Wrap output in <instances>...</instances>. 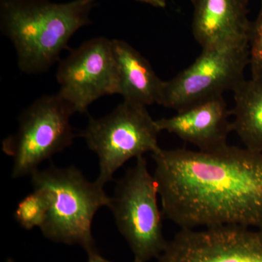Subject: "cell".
Returning a JSON list of instances; mask_svg holds the SVG:
<instances>
[{"label": "cell", "mask_w": 262, "mask_h": 262, "mask_svg": "<svg viewBox=\"0 0 262 262\" xmlns=\"http://www.w3.org/2000/svg\"><path fill=\"white\" fill-rule=\"evenodd\" d=\"M5 262H14L13 261V260L12 259V258H8V259L6 260Z\"/></svg>", "instance_id": "ac0fdd59"}, {"label": "cell", "mask_w": 262, "mask_h": 262, "mask_svg": "<svg viewBox=\"0 0 262 262\" xmlns=\"http://www.w3.org/2000/svg\"><path fill=\"white\" fill-rule=\"evenodd\" d=\"M119 89L123 100L149 106L159 104L164 81L147 60L127 42L113 39Z\"/></svg>", "instance_id": "7c38bea8"}, {"label": "cell", "mask_w": 262, "mask_h": 262, "mask_svg": "<svg viewBox=\"0 0 262 262\" xmlns=\"http://www.w3.org/2000/svg\"><path fill=\"white\" fill-rule=\"evenodd\" d=\"M163 218L180 229L262 228V152L227 146L213 152L151 154Z\"/></svg>", "instance_id": "6da1fadb"}, {"label": "cell", "mask_w": 262, "mask_h": 262, "mask_svg": "<svg viewBox=\"0 0 262 262\" xmlns=\"http://www.w3.org/2000/svg\"><path fill=\"white\" fill-rule=\"evenodd\" d=\"M232 92V131L245 148L262 152V77L245 79Z\"/></svg>", "instance_id": "4fadbf2b"}, {"label": "cell", "mask_w": 262, "mask_h": 262, "mask_svg": "<svg viewBox=\"0 0 262 262\" xmlns=\"http://www.w3.org/2000/svg\"><path fill=\"white\" fill-rule=\"evenodd\" d=\"M58 94L75 113H85L96 100L120 94L113 39H89L60 62L56 73Z\"/></svg>", "instance_id": "ba28073f"}, {"label": "cell", "mask_w": 262, "mask_h": 262, "mask_svg": "<svg viewBox=\"0 0 262 262\" xmlns=\"http://www.w3.org/2000/svg\"><path fill=\"white\" fill-rule=\"evenodd\" d=\"M92 5L85 0H1V30L14 46L20 70L36 75L49 70L74 34L90 24Z\"/></svg>", "instance_id": "7a4b0ae2"}, {"label": "cell", "mask_w": 262, "mask_h": 262, "mask_svg": "<svg viewBox=\"0 0 262 262\" xmlns=\"http://www.w3.org/2000/svg\"><path fill=\"white\" fill-rule=\"evenodd\" d=\"M194 6L192 34L202 49L249 41L248 0H190Z\"/></svg>", "instance_id": "8fae6325"}, {"label": "cell", "mask_w": 262, "mask_h": 262, "mask_svg": "<svg viewBox=\"0 0 262 262\" xmlns=\"http://www.w3.org/2000/svg\"><path fill=\"white\" fill-rule=\"evenodd\" d=\"M88 255H89V261H88V262H111L102 257V256L99 254L98 251L89 253V254Z\"/></svg>", "instance_id": "e0dca14e"}, {"label": "cell", "mask_w": 262, "mask_h": 262, "mask_svg": "<svg viewBox=\"0 0 262 262\" xmlns=\"http://www.w3.org/2000/svg\"><path fill=\"white\" fill-rule=\"evenodd\" d=\"M249 64V41L202 49L192 64L171 80L164 81L159 105L179 113L223 96L245 80V70Z\"/></svg>", "instance_id": "52a82bcc"}, {"label": "cell", "mask_w": 262, "mask_h": 262, "mask_svg": "<svg viewBox=\"0 0 262 262\" xmlns=\"http://www.w3.org/2000/svg\"><path fill=\"white\" fill-rule=\"evenodd\" d=\"M85 1L93 4L96 0H85ZM136 1L151 5V6L155 7V8H164L166 7V1L165 0H136Z\"/></svg>", "instance_id": "2e32d148"}, {"label": "cell", "mask_w": 262, "mask_h": 262, "mask_svg": "<svg viewBox=\"0 0 262 262\" xmlns=\"http://www.w3.org/2000/svg\"><path fill=\"white\" fill-rule=\"evenodd\" d=\"M224 96L198 103L177 115L155 120L161 131H167L193 144L198 150L213 152L228 146L232 121Z\"/></svg>", "instance_id": "30bf717a"}, {"label": "cell", "mask_w": 262, "mask_h": 262, "mask_svg": "<svg viewBox=\"0 0 262 262\" xmlns=\"http://www.w3.org/2000/svg\"><path fill=\"white\" fill-rule=\"evenodd\" d=\"M158 262H262V228L223 225L180 229Z\"/></svg>", "instance_id": "9c48e42d"}, {"label": "cell", "mask_w": 262, "mask_h": 262, "mask_svg": "<svg viewBox=\"0 0 262 262\" xmlns=\"http://www.w3.org/2000/svg\"><path fill=\"white\" fill-rule=\"evenodd\" d=\"M257 18L251 23L250 32V67L251 77H262V0Z\"/></svg>", "instance_id": "9a60e30c"}, {"label": "cell", "mask_w": 262, "mask_h": 262, "mask_svg": "<svg viewBox=\"0 0 262 262\" xmlns=\"http://www.w3.org/2000/svg\"><path fill=\"white\" fill-rule=\"evenodd\" d=\"M34 189L46 193L49 202L47 218L41 227L46 238L79 245L89 253L97 251L92 234L93 220L101 207H110L111 198L97 181L90 182L75 166L54 165L32 175Z\"/></svg>", "instance_id": "3957f363"}, {"label": "cell", "mask_w": 262, "mask_h": 262, "mask_svg": "<svg viewBox=\"0 0 262 262\" xmlns=\"http://www.w3.org/2000/svg\"><path fill=\"white\" fill-rule=\"evenodd\" d=\"M75 113L58 94L38 98L24 110L17 132L3 141V151L13 158V179L32 176L42 162L73 144Z\"/></svg>", "instance_id": "8992f818"}, {"label": "cell", "mask_w": 262, "mask_h": 262, "mask_svg": "<svg viewBox=\"0 0 262 262\" xmlns=\"http://www.w3.org/2000/svg\"><path fill=\"white\" fill-rule=\"evenodd\" d=\"M158 184L144 156L117 183L110 207L117 229L130 246L134 262L158 258L168 241L163 232Z\"/></svg>", "instance_id": "277c9868"}, {"label": "cell", "mask_w": 262, "mask_h": 262, "mask_svg": "<svg viewBox=\"0 0 262 262\" xmlns=\"http://www.w3.org/2000/svg\"><path fill=\"white\" fill-rule=\"evenodd\" d=\"M160 133L146 106L123 100L106 116L90 119L79 136L97 155L99 174L96 181L104 186L129 160L158 151Z\"/></svg>", "instance_id": "5b68a950"}, {"label": "cell", "mask_w": 262, "mask_h": 262, "mask_svg": "<svg viewBox=\"0 0 262 262\" xmlns=\"http://www.w3.org/2000/svg\"><path fill=\"white\" fill-rule=\"evenodd\" d=\"M49 202L46 193L39 189L25 196L18 203L14 217L23 228L30 230L44 225L47 218Z\"/></svg>", "instance_id": "5bb4252c"}]
</instances>
